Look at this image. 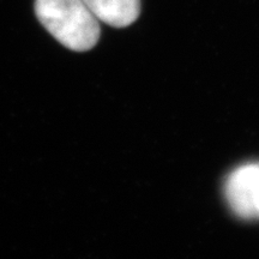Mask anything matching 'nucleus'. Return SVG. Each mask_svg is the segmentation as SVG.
Returning <instances> with one entry per match:
<instances>
[{
	"mask_svg": "<svg viewBox=\"0 0 259 259\" xmlns=\"http://www.w3.org/2000/svg\"><path fill=\"white\" fill-rule=\"evenodd\" d=\"M97 19L115 28L132 24L141 12V0H83Z\"/></svg>",
	"mask_w": 259,
	"mask_h": 259,
	"instance_id": "nucleus-3",
	"label": "nucleus"
},
{
	"mask_svg": "<svg viewBox=\"0 0 259 259\" xmlns=\"http://www.w3.org/2000/svg\"><path fill=\"white\" fill-rule=\"evenodd\" d=\"M35 12L52 36L71 51H89L99 41V22L83 0H36Z\"/></svg>",
	"mask_w": 259,
	"mask_h": 259,
	"instance_id": "nucleus-1",
	"label": "nucleus"
},
{
	"mask_svg": "<svg viewBox=\"0 0 259 259\" xmlns=\"http://www.w3.org/2000/svg\"><path fill=\"white\" fill-rule=\"evenodd\" d=\"M255 208H257V212L259 213V186L257 190V194H255Z\"/></svg>",
	"mask_w": 259,
	"mask_h": 259,
	"instance_id": "nucleus-4",
	"label": "nucleus"
},
{
	"mask_svg": "<svg viewBox=\"0 0 259 259\" xmlns=\"http://www.w3.org/2000/svg\"><path fill=\"white\" fill-rule=\"evenodd\" d=\"M259 186V166H245L235 171L227 185V197L233 210L242 218L258 215L255 194Z\"/></svg>",
	"mask_w": 259,
	"mask_h": 259,
	"instance_id": "nucleus-2",
	"label": "nucleus"
}]
</instances>
